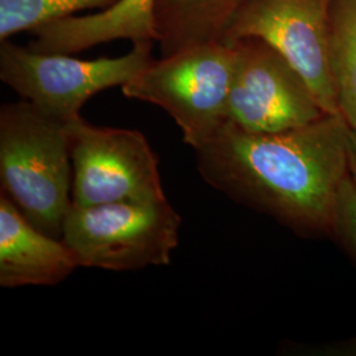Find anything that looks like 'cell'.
Masks as SVG:
<instances>
[{
    "instance_id": "obj_1",
    "label": "cell",
    "mask_w": 356,
    "mask_h": 356,
    "mask_svg": "<svg viewBox=\"0 0 356 356\" xmlns=\"http://www.w3.org/2000/svg\"><path fill=\"white\" fill-rule=\"evenodd\" d=\"M350 132L342 115L273 134L227 122L195 149L197 169L216 191L298 236L330 238L339 191L351 176Z\"/></svg>"
},
{
    "instance_id": "obj_2",
    "label": "cell",
    "mask_w": 356,
    "mask_h": 356,
    "mask_svg": "<svg viewBox=\"0 0 356 356\" xmlns=\"http://www.w3.org/2000/svg\"><path fill=\"white\" fill-rule=\"evenodd\" d=\"M69 123L22 99L0 107V185L26 219L63 236L73 204Z\"/></svg>"
},
{
    "instance_id": "obj_3",
    "label": "cell",
    "mask_w": 356,
    "mask_h": 356,
    "mask_svg": "<svg viewBox=\"0 0 356 356\" xmlns=\"http://www.w3.org/2000/svg\"><path fill=\"white\" fill-rule=\"evenodd\" d=\"M235 60L234 45H191L153 60L122 86V91L129 99L166 111L177 123L184 141L195 151L213 140L229 122Z\"/></svg>"
},
{
    "instance_id": "obj_4",
    "label": "cell",
    "mask_w": 356,
    "mask_h": 356,
    "mask_svg": "<svg viewBox=\"0 0 356 356\" xmlns=\"http://www.w3.org/2000/svg\"><path fill=\"white\" fill-rule=\"evenodd\" d=\"M179 227L181 216L168 200L72 204L61 239L79 267L123 272L169 266Z\"/></svg>"
},
{
    "instance_id": "obj_5",
    "label": "cell",
    "mask_w": 356,
    "mask_h": 356,
    "mask_svg": "<svg viewBox=\"0 0 356 356\" xmlns=\"http://www.w3.org/2000/svg\"><path fill=\"white\" fill-rule=\"evenodd\" d=\"M154 41L134 42L120 57L79 60L0 41V79L22 99L64 123L81 118L83 104L103 90L124 86L152 63Z\"/></svg>"
},
{
    "instance_id": "obj_6",
    "label": "cell",
    "mask_w": 356,
    "mask_h": 356,
    "mask_svg": "<svg viewBox=\"0 0 356 356\" xmlns=\"http://www.w3.org/2000/svg\"><path fill=\"white\" fill-rule=\"evenodd\" d=\"M73 161L72 201L79 206L164 201L159 159L135 129L69 123Z\"/></svg>"
},
{
    "instance_id": "obj_7",
    "label": "cell",
    "mask_w": 356,
    "mask_h": 356,
    "mask_svg": "<svg viewBox=\"0 0 356 356\" xmlns=\"http://www.w3.org/2000/svg\"><path fill=\"white\" fill-rule=\"evenodd\" d=\"M331 0H244L222 42L257 38L301 74L326 114L341 115L330 65Z\"/></svg>"
},
{
    "instance_id": "obj_8",
    "label": "cell",
    "mask_w": 356,
    "mask_h": 356,
    "mask_svg": "<svg viewBox=\"0 0 356 356\" xmlns=\"http://www.w3.org/2000/svg\"><path fill=\"white\" fill-rule=\"evenodd\" d=\"M236 51L229 88V123L254 134L310 124L325 116L305 79L279 51L257 38L232 44Z\"/></svg>"
},
{
    "instance_id": "obj_9",
    "label": "cell",
    "mask_w": 356,
    "mask_h": 356,
    "mask_svg": "<svg viewBox=\"0 0 356 356\" xmlns=\"http://www.w3.org/2000/svg\"><path fill=\"white\" fill-rule=\"evenodd\" d=\"M78 266L66 243L33 226L13 200L0 194V286H53Z\"/></svg>"
},
{
    "instance_id": "obj_10",
    "label": "cell",
    "mask_w": 356,
    "mask_h": 356,
    "mask_svg": "<svg viewBox=\"0 0 356 356\" xmlns=\"http://www.w3.org/2000/svg\"><path fill=\"white\" fill-rule=\"evenodd\" d=\"M157 0H118L99 13L70 16L33 29L29 48L73 54L115 40L159 41Z\"/></svg>"
},
{
    "instance_id": "obj_11",
    "label": "cell",
    "mask_w": 356,
    "mask_h": 356,
    "mask_svg": "<svg viewBox=\"0 0 356 356\" xmlns=\"http://www.w3.org/2000/svg\"><path fill=\"white\" fill-rule=\"evenodd\" d=\"M244 0H157L156 26L161 57L186 47L222 42Z\"/></svg>"
},
{
    "instance_id": "obj_12",
    "label": "cell",
    "mask_w": 356,
    "mask_h": 356,
    "mask_svg": "<svg viewBox=\"0 0 356 356\" xmlns=\"http://www.w3.org/2000/svg\"><path fill=\"white\" fill-rule=\"evenodd\" d=\"M330 65L339 111L356 131V0H331Z\"/></svg>"
},
{
    "instance_id": "obj_13",
    "label": "cell",
    "mask_w": 356,
    "mask_h": 356,
    "mask_svg": "<svg viewBox=\"0 0 356 356\" xmlns=\"http://www.w3.org/2000/svg\"><path fill=\"white\" fill-rule=\"evenodd\" d=\"M118 0H0V41L38 26L76 16L88 10H104Z\"/></svg>"
},
{
    "instance_id": "obj_14",
    "label": "cell",
    "mask_w": 356,
    "mask_h": 356,
    "mask_svg": "<svg viewBox=\"0 0 356 356\" xmlns=\"http://www.w3.org/2000/svg\"><path fill=\"white\" fill-rule=\"evenodd\" d=\"M330 238L356 266V181L353 176L344 181L339 191Z\"/></svg>"
},
{
    "instance_id": "obj_15",
    "label": "cell",
    "mask_w": 356,
    "mask_h": 356,
    "mask_svg": "<svg viewBox=\"0 0 356 356\" xmlns=\"http://www.w3.org/2000/svg\"><path fill=\"white\" fill-rule=\"evenodd\" d=\"M350 169L351 176L356 181V131L353 128L350 132Z\"/></svg>"
}]
</instances>
